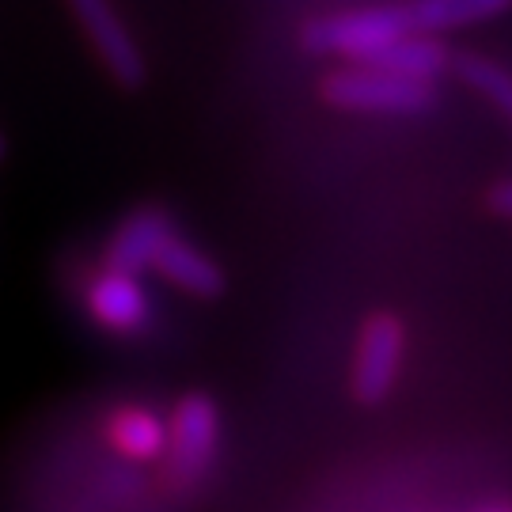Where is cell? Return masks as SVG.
Listing matches in <instances>:
<instances>
[{
	"label": "cell",
	"mask_w": 512,
	"mask_h": 512,
	"mask_svg": "<svg viewBox=\"0 0 512 512\" xmlns=\"http://www.w3.org/2000/svg\"><path fill=\"white\" fill-rule=\"evenodd\" d=\"M403 35H414L410 19H406V8H391V4L327 12V16L319 19H308L304 31H300V38H304V46H308L311 54H338L357 61V65H365L368 57H376Z\"/></svg>",
	"instance_id": "6da1fadb"
},
{
	"label": "cell",
	"mask_w": 512,
	"mask_h": 512,
	"mask_svg": "<svg viewBox=\"0 0 512 512\" xmlns=\"http://www.w3.org/2000/svg\"><path fill=\"white\" fill-rule=\"evenodd\" d=\"M319 92L330 107L342 110H391V114H414V110H429L437 103V88L433 84H410L399 76H387L380 69H365V65H346L323 76Z\"/></svg>",
	"instance_id": "7a4b0ae2"
},
{
	"label": "cell",
	"mask_w": 512,
	"mask_h": 512,
	"mask_svg": "<svg viewBox=\"0 0 512 512\" xmlns=\"http://www.w3.org/2000/svg\"><path fill=\"white\" fill-rule=\"evenodd\" d=\"M403 353H406V327L376 311L365 319V327L357 334V353H353V395L361 403H384L391 387L399 384L403 372Z\"/></svg>",
	"instance_id": "3957f363"
},
{
	"label": "cell",
	"mask_w": 512,
	"mask_h": 512,
	"mask_svg": "<svg viewBox=\"0 0 512 512\" xmlns=\"http://www.w3.org/2000/svg\"><path fill=\"white\" fill-rule=\"evenodd\" d=\"M220 418L213 399L205 395H186L175 418L167 425V448L171 452V478L179 482H194L209 467V459L217 452Z\"/></svg>",
	"instance_id": "277c9868"
},
{
	"label": "cell",
	"mask_w": 512,
	"mask_h": 512,
	"mask_svg": "<svg viewBox=\"0 0 512 512\" xmlns=\"http://www.w3.org/2000/svg\"><path fill=\"white\" fill-rule=\"evenodd\" d=\"M73 16L80 19L84 35L95 46L99 61L107 65V73L118 80V84H141L145 80V57L137 50V42L129 35L126 19L118 16L110 4L103 0H76Z\"/></svg>",
	"instance_id": "5b68a950"
},
{
	"label": "cell",
	"mask_w": 512,
	"mask_h": 512,
	"mask_svg": "<svg viewBox=\"0 0 512 512\" xmlns=\"http://www.w3.org/2000/svg\"><path fill=\"white\" fill-rule=\"evenodd\" d=\"M171 236V224L160 209H137L129 220H122V228L110 236L107 243V270L110 274H141L145 266H152L156 251L164 247V239Z\"/></svg>",
	"instance_id": "8992f818"
},
{
	"label": "cell",
	"mask_w": 512,
	"mask_h": 512,
	"mask_svg": "<svg viewBox=\"0 0 512 512\" xmlns=\"http://www.w3.org/2000/svg\"><path fill=\"white\" fill-rule=\"evenodd\" d=\"M448 65H452L448 50L437 38L425 35H403L399 42H391L387 50L365 61V69H380V73L410 80V84H433Z\"/></svg>",
	"instance_id": "52a82bcc"
},
{
	"label": "cell",
	"mask_w": 512,
	"mask_h": 512,
	"mask_svg": "<svg viewBox=\"0 0 512 512\" xmlns=\"http://www.w3.org/2000/svg\"><path fill=\"white\" fill-rule=\"evenodd\" d=\"M92 315L110 330H137L148 319L145 289L137 285V277L126 274H99L88 293Z\"/></svg>",
	"instance_id": "ba28073f"
},
{
	"label": "cell",
	"mask_w": 512,
	"mask_h": 512,
	"mask_svg": "<svg viewBox=\"0 0 512 512\" xmlns=\"http://www.w3.org/2000/svg\"><path fill=\"white\" fill-rule=\"evenodd\" d=\"M152 266H156L171 285H179V289H186V293H194V296H217L220 289H224V274H220L217 262L205 258L202 251H194L190 243H183V239H175V236L164 239V247L156 251Z\"/></svg>",
	"instance_id": "9c48e42d"
},
{
	"label": "cell",
	"mask_w": 512,
	"mask_h": 512,
	"mask_svg": "<svg viewBox=\"0 0 512 512\" xmlns=\"http://www.w3.org/2000/svg\"><path fill=\"white\" fill-rule=\"evenodd\" d=\"M509 4L505 0H421L406 8L410 31H425V38H433L437 31H452V27H467L478 19L501 16Z\"/></svg>",
	"instance_id": "30bf717a"
},
{
	"label": "cell",
	"mask_w": 512,
	"mask_h": 512,
	"mask_svg": "<svg viewBox=\"0 0 512 512\" xmlns=\"http://www.w3.org/2000/svg\"><path fill=\"white\" fill-rule=\"evenodd\" d=\"M110 444L129 459H156L167 448V425L160 414L141 410V406H126L118 410L107 425Z\"/></svg>",
	"instance_id": "8fae6325"
},
{
	"label": "cell",
	"mask_w": 512,
	"mask_h": 512,
	"mask_svg": "<svg viewBox=\"0 0 512 512\" xmlns=\"http://www.w3.org/2000/svg\"><path fill=\"white\" fill-rule=\"evenodd\" d=\"M456 69H459V76H463V80H467L478 95H486V99H490L501 114H512L509 73H505L497 61H490V57H478V54H459Z\"/></svg>",
	"instance_id": "7c38bea8"
},
{
	"label": "cell",
	"mask_w": 512,
	"mask_h": 512,
	"mask_svg": "<svg viewBox=\"0 0 512 512\" xmlns=\"http://www.w3.org/2000/svg\"><path fill=\"white\" fill-rule=\"evenodd\" d=\"M512 183L509 179H497V186H494V209H497V217H509L512 213Z\"/></svg>",
	"instance_id": "4fadbf2b"
}]
</instances>
